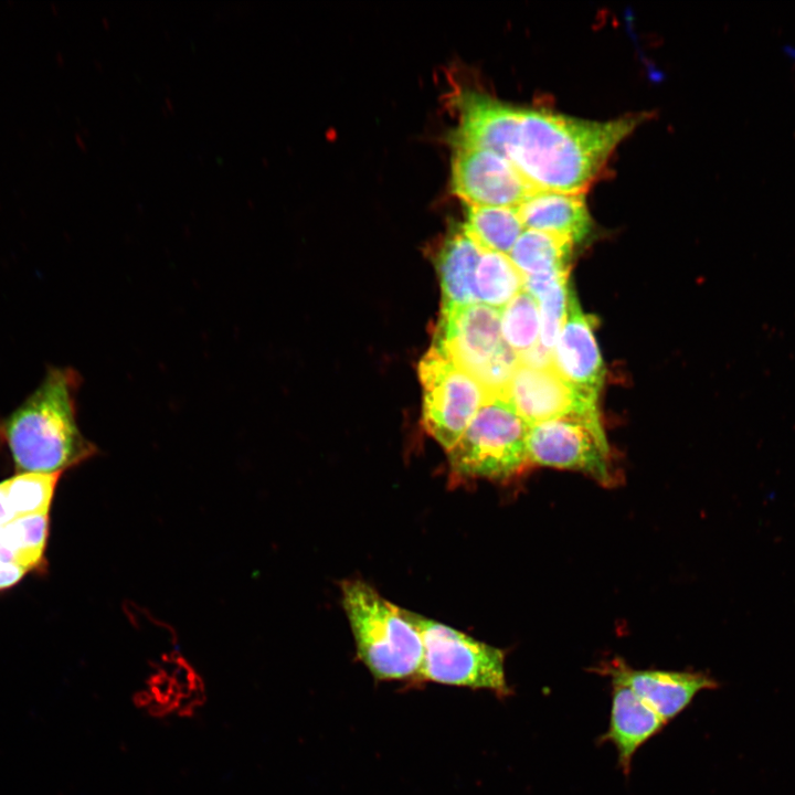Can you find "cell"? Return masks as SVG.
I'll return each instance as SVG.
<instances>
[{
	"instance_id": "5bb4252c",
	"label": "cell",
	"mask_w": 795,
	"mask_h": 795,
	"mask_svg": "<svg viewBox=\"0 0 795 795\" xmlns=\"http://www.w3.org/2000/svg\"><path fill=\"white\" fill-rule=\"evenodd\" d=\"M517 210L527 230L560 235L573 244L591 231L592 220L583 193L534 190Z\"/></svg>"
},
{
	"instance_id": "e0dca14e",
	"label": "cell",
	"mask_w": 795,
	"mask_h": 795,
	"mask_svg": "<svg viewBox=\"0 0 795 795\" xmlns=\"http://www.w3.org/2000/svg\"><path fill=\"white\" fill-rule=\"evenodd\" d=\"M573 243L560 235L526 230L518 237L508 257L524 275L569 271Z\"/></svg>"
},
{
	"instance_id": "5b68a950",
	"label": "cell",
	"mask_w": 795,
	"mask_h": 795,
	"mask_svg": "<svg viewBox=\"0 0 795 795\" xmlns=\"http://www.w3.org/2000/svg\"><path fill=\"white\" fill-rule=\"evenodd\" d=\"M433 344L476 378L490 394H504L519 364L504 341L500 309L485 304L442 309Z\"/></svg>"
},
{
	"instance_id": "7a4b0ae2",
	"label": "cell",
	"mask_w": 795,
	"mask_h": 795,
	"mask_svg": "<svg viewBox=\"0 0 795 795\" xmlns=\"http://www.w3.org/2000/svg\"><path fill=\"white\" fill-rule=\"evenodd\" d=\"M81 377L70 367H49L39 385L0 416V444L19 473L62 474L97 448L77 423Z\"/></svg>"
},
{
	"instance_id": "8992f818",
	"label": "cell",
	"mask_w": 795,
	"mask_h": 795,
	"mask_svg": "<svg viewBox=\"0 0 795 795\" xmlns=\"http://www.w3.org/2000/svg\"><path fill=\"white\" fill-rule=\"evenodd\" d=\"M423 643L416 680L511 695L502 649L480 642L443 623L407 611Z\"/></svg>"
},
{
	"instance_id": "277c9868",
	"label": "cell",
	"mask_w": 795,
	"mask_h": 795,
	"mask_svg": "<svg viewBox=\"0 0 795 795\" xmlns=\"http://www.w3.org/2000/svg\"><path fill=\"white\" fill-rule=\"evenodd\" d=\"M528 430L504 394H490L447 452L452 479L507 481L520 476L531 466Z\"/></svg>"
},
{
	"instance_id": "9a60e30c",
	"label": "cell",
	"mask_w": 795,
	"mask_h": 795,
	"mask_svg": "<svg viewBox=\"0 0 795 795\" xmlns=\"http://www.w3.org/2000/svg\"><path fill=\"white\" fill-rule=\"evenodd\" d=\"M612 707L608 730L600 738L611 742L618 755V764L629 774L636 751L667 724L655 711L624 686H612Z\"/></svg>"
},
{
	"instance_id": "9c48e42d",
	"label": "cell",
	"mask_w": 795,
	"mask_h": 795,
	"mask_svg": "<svg viewBox=\"0 0 795 795\" xmlns=\"http://www.w3.org/2000/svg\"><path fill=\"white\" fill-rule=\"evenodd\" d=\"M451 187L466 205L517 208L534 191L505 157L485 149L454 148Z\"/></svg>"
},
{
	"instance_id": "603a6c76",
	"label": "cell",
	"mask_w": 795,
	"mask_h": 795,
	"mask_svg": "<svg viewBox=\"0 0 795 795\" xmlns=\"http://www.w3.org/2000/svg\"><path fill=\"white\" fill-rule=\"evenodd\" d=\"M61 474L18 473L3 480L15 517L49 513Z\"/></svg>"
},
{
	"instance_id": "ac0fdd59",
	"label": "cell",
	"mask_w": 795,
	"mask_h": 795,
	"mask_svg": "<svg viewBox=\"0 0 795 795\" xmlns=\"http://www.w3.org/2000/svg\"><path fill=\"white\" fill-rule=\"evenodd\" d=\"M569 271L524 276L523 290L538 303L540 312V343L553 351L565 318L571 287Z\"/></svg>"
},
{
	"instance_id": "7402d4cb",
	"label": "cell",
	"mask_w": 795,
	"mask_h": 795,
	"mask_svg": "<svg viewBox=\"0 0 795 795\" xmlns=\"http://www.w3.org/2000/svg\"><path fill=\"white\" fill-rule=\"evenodd\" d=\"M501 309L500 329L504 341L517 354L534 347L540 336L537 300L522 290Z\"/></svg>"
},
{
	"instance_id": "8fae6325",
	"label": "cell",
	"mask_w": 795,
	"mask_h": 795,
	"mask_svg": "<svg viewBox=\"0 0 795 795\" xmlns=\"http://www.w3.org/2000/svg\"><path fill=\"white\" fill-rule=\"evenodd\" d=\"M504 394L529 426L571 414L598 415L596 400L576 391L553 365L519 363Z\"/></svg>"
},
{
	"instance_id": "7c38bea8",
	"label": "cell",
	"mask_w": 795,
	"mask_h": 795,
	"mask_svg": "<svg viewBox=\"0 0 795 795\" xmlns=\"http://www.w3.org/2000/svg\"><path fill=\"white\" fill-rule=\"evenodd\" d=\"M592 320V317L582 311L571 288L565 318L552 357L554 369L571 386L597 401L604 367Z\"/></svg>"
},
{
	"instance_id": "d6986e66",
	"label": "cell",
	"mask_w": 795,
	"mask_h": 795,
	"mask_svg": "<svg viewBox=\"0 0 795 795\" xmlns=\"http://www.w3.org/2000/svg\"><path fill=\"white\" fill-rule=\"evenodd\" d=\"M465 227L483 251L509 254L523 224L517 208L466 205Z\"/></svg>"
},
{
	"instance_id": "d4e9b609",
	"label": "cell",
	"mask_w": 795,
	"mask_h": 795,
	"mask_svg": "<svg viewBox=\"0 0 795 795\" xmlns=\"http://www.w3.org/2000/svg\"><path fill=\"white\" fill-rule=\"evenodd\" d=\"M15 517L9 504L3 481L0 483V527L7 524Z\"/></svg>"
},
{
	"instance_id": "3957f363",
	"label": "cell",
	"mask_w": 795,
	"mask_h": 795,
	"mask_svg": "<svg viewBox=\"0 0 795 795\" xmlns=\"http://www.w3.org/2000/svg\"><path fill=\"white\" fill-rule=\"evenodd\" d=\"M341 596L357 655L373 678L416 680L423 643L407 610L392 604L358 579L341 583Z\"/></svg>"
},
{
	"instance_id": "6da1fadb",
	"label": "cell",
	"mask_w": 795,
	"mask_h": 795,
	"mask_svg": "<svg viewBox=\"0 0 795 795\" xmlns=\"http://www.w3.org/2000/svg\"><path fill=\"white\" fill-rule=\"evenodd\" d=\"M642 119L592 121L522 108L510 161L534 190L584 194Z\"/></svg>"
},
{
	"instance_id": "44dd1931",
	"label": "cell",
	"mask_w": 795,
	"mask_h": 795,
	"mask_svg": "<svg viewBox=\"0 0 795 795\" xmlns=\"http://www.w3.org/2000/svg\"><path fill=\"white\" fill-rule=\"evenodd\" d=\"M523 286L524 275L508 255L483 252L475 275L478 301L501 309L523 290Z\"/></svg>"
},
{
	"instance_id": "2e32d148",
	"label": "cell",
	"mask_w": 795,
	"mask_h": 795,
	"mask_svg": "<svg viewBox=\"0 0 795 795\" xmlns=\"http://www.w3.org/2000/svg\"><path fill=\"white\" fill-rule=\"evenodd\" d=\"M483 252L464 224L447 234L436 262L442 286V309L478 303L475 275Z\"/></svg>"
},
{
	"instance_id": "ffe728a7",
	"label": "cell",
	"mask_w": 795,
	"mask_h": 795,
	"mask_svg": "<svg viewBox=\"0 0 795 795\" xmlns=\"http://www.w3.org/2000/svg\"><path fill=\"white\" fill-rule=\"evenodd\" d=\"M49 513L17 517L0 527V556L25 570L43 563Z\"/></svg>"
},
{
	"instance_id": "30bf717a",
	"label": "cell",
	"mask_w": 795,
	"mask_h": 795,
	"mask_svg": "<svg viewBox=\"0 0 795 795\" xmlns=\"http://www.w3.org/2000/svg\"><path fill=\"white\" fill-rule=\"evenodd\" d=\"M593 670L610 677L612 686L630 689L667 723L683 711L700 691L719 687L718 681L706 672L635 669L618 657Z\"/></svg>"
},
{
	"instance_id": "cb8c5ba5",
	"label": "cell",
	"mask_w": 795,
	"mask_h": 795,
	"mask_svg": "<svg viewBox=\"0 0 795 795\" xmlns=\"http://www.w3.org/2000/svg\"><path fill=\"white\" fill-rule=\"evenodd\" d=\"M26 572L21 565L7 562L0 556V590L18 583Z\"/></svg>"
},
{
	"instance_id": "4fadbf2b",
	"label": "cell",
	"mask_w": 795,
	"mask_h": 795,
	"mask_svg": "<svg viewBox=\"0 0 795 795\" xmlns=\"http://www.w3.org/2000/svg\"><path fill=\"white\" fill-rule=\"evenodd\" d=\"M521 112L522 108L486 95L464 93L458 98L459 119L452 139L454 148L485 149L510 161Z\"/></svg>"
},
{
	"instance_id": "52a82bcc",
	"label": "cell",
	"mask_w": 795,
	"mask_h": 795,
	"mask_svg": "<svg viewBox=\"0 0 795 795\" xmlns=\"http://www.w3.org/2000/svg\"><path fill=\"white\" fill-rule=\"evenodd\" d=\"M418 377L425 430L448 452L490 393L435 344L422 358Z\"/></svg>"
},
{
	"instance_id": "ba28073f",
	"label": "cell",
	"mask_w": 795,
	"mask_h": 795,
	"mask_svg": "<svg viewBox=\"0 0 795 795\" xmlns=\"http://www.w3.org/2000/svg\"><path fill=\"white\" fill-rule=\"evenodd\" d=\"M527 451L531 465L581 471L603 486L615 484L600 415L571 414L533 424Z\"/></svg>"
}]
</instances>
